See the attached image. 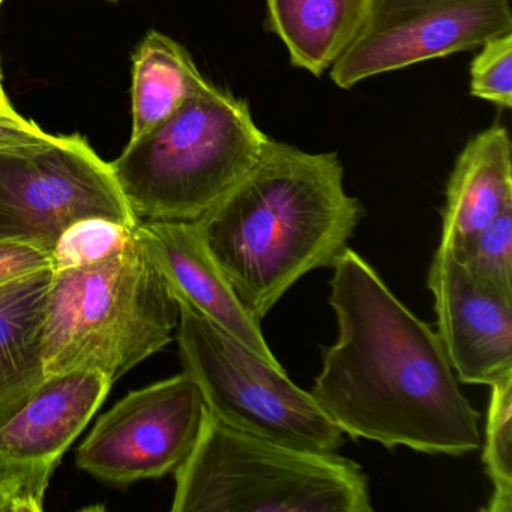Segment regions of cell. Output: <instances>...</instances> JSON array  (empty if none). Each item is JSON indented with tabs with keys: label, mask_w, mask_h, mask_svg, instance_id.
I'll list each match as a JSON object with an SVG mask.
<instances>
[{
	"label": "cell",
	"mask_w": 512,
	"mask_h": 512,
	"mask_svg": "<svg viewBox=\"0 0 512 512\" xmlns=\"http://www.w3.org/2000/svg\"><path fill=\"white\" fill-rule=\"evenodd\" d=\"M338 337L323 350L313 395L352 439L461 457L481 446L479 412L458 386L437 332L346 248L332 266Z\"/></svg>",
	"instance_id": "6da1fadb"
},
{
	"label": "cell",
	"mask_w": 512,
	"mask_h": 512,
	"mask_svg": "<svg viewBox=\"0 0 512 512\" xmlns=\"http://www.w3.org/2000/svg\"><path fill=\"white\" fill-rule=\"evenodd\" d=\"M362 215L335 152L271 139L194 224L245 310L262 322L304 275L334 266Z\"/></svg>",
	"instance_id": "7a4b0ae2"
},
{
	"label": "cell",
	"mask_w": 512,
	"mask_h": 512,
	"mask_svg": "<svg viewBox=\"0 0 512 512\" xmlns=\"http://www.w3.org/2000/svg\"><path fill=\"white\" fill-rule=\"evenodd\" d=\"M179 304L136 230L124 250L52 271L41 329L44 373L100 371L112 382L166 347Z\"/></svg>",
	"instance_id": "3957f363"
},
{
	"label": "cell",
	"mask_w": 512,
	"mask_h": 512,
	"mask_svg": "<svg viewBox=\"0 0 512 512\" xmlns=\"http://www.w3.org/2000/svg\"><path fill=\"white\" fill-rule=\"evenodd\" d=\"M250 106L211 82L110 163L137 221H197L268 145Z\"/></svg>",
	"instance_id": "277c9868"
},
{
	"label": "cell",
	"mask_w": 512,
	"mask_h": 512,
	"mask_svg": "<svg viewBox=\"0 0 512 512\" xmlns=\"http://www.w3.org/2000/svg\"><path fill=\"white\" fill-rule=\"evenodd\" d=\"M173 512H371L358 463L236 430L206 412L175 470Z\"/></svg>",
	"instance_id": "5b68a950"
},
{
	"label": "cell",
	"mask_w": 512,
	"mask_h": 512,
	"mask_svg": "<svg viewBox=\"0 0 512 512\" xmlns=\"http://www.w3.org/2000/svg\"><path fill=\"white\" fill-rule=\"evenodd\" d=\"M178 304L176 340L182 365L212 416L236 430L302 451L331 454L344 445L343 431L311 392L289 379L281 364L266 361L185 302Z\"/></svg>",
	"instance_id": "8992f818"
},
{
	"label": "cell",
	"mask_w": 512,
	"mask_h": 512,
	"mask_svg": "<svg viewBox=\"0 0 512 512\" xmlns=\"http://www.w3.org/2000/svg\"><path fill=\"white\" fill-rule=\"evenodd\" d=\"M85 218L137 224L110 163L85 137L0 148V239L52 251L61 233Z\"/></svg>",
	"instance_id": "52a82bcc"
},
{
	"label": "cell",
	"mask_w": 512,
	"mask_h": 512,
	"mask_svg": "<svg viewBox=\"0 0 512 512\" xmlns=\"http://www.w3.org/2000/svg\"><path fill=\"white\" fill-rule=\"evenodd\" d=\"M506 34H512L509 0H374L364 28L332 65L331 79L350 89Z\"/></svg>",
	"instance_id": "ba28073f"
},
{
	"label": "cell",
	"mask_w": 512,
	"mask_h": 512,
	"mask_svg": "<svg viewBox=\"0 0 512 512\" xmlns=\"http://www.w3.org/2000/svg\"><path fill=\"white\" fill-rule=\"evenodd\" d=\"M206 412L202 391L185 371L131 391L98 419L77 451V466L112 484L175 473L193 451Z\"/></svg>",
	"instance_id": "9c48e42d"
},
{
	"label": "cell",
	"mask_w": 512,
	"mask_h": 512,
	"mask_svg": "<svg viewBox=\"0 0 512 512\" xmlns=\"http://www.w3.org/2000/svg\"><path fill=\"white\" fill-rule=\"evenodd\" d=\"M113 382L100 371L52 374L0 424V490L19 512H40L53 472Z\"/></svg>",
	"instance_id": "30bf717a"
},
{
	"label": "cell",
	"mask_w": 512,
	"mask_h": 512,
	"mask_svg": "<svg viewBox=\"0 0 512 512\" xmlns=\"http://www.w3.org/2000/svg\"><path fill=\"white\" fill-rule=\"evenodd\" d=\"M428 289L437 335L457 379L491 386L512 373V296L473 280L440 245L428 271Z\"/></svg>",
	"instance_id": "8fae6325"
},
{
	"label": "cell",
	"mask_w": 512,
	"mask_h": 512,
	"mask_svg": "<svg viewBox=\"0 0 512 512\" xmlns=\"http://www.w3.org/2000/svg\"><path fill=\"white\" fill-rule=\"evenodd\" d=\"M134 230L178 301L199 311L266 361L280 365L263 337L260 322L239 301L194 221H137Z\"/></svg>",
	"instance_id": "7c38bea8"
},
{
	"label": "cell",
	"mask_w": 512,
	"mask_h": 512,
	"mask_svg": "<svg viewBox=\"0 0 512 512\" xmlns=\"http://www.w3.org/2000/svg\"><path fill=\"white\" fill-rule=\"evenodd\" d=\"M512 208V146L493 125L476 134L455 161L446 185L440 247L457 256L479 232Z\"/></svg>",
	"instance_id": "4fadbf2b"
},
{
	"label": "cell",
	"mask_w": 512,
	"mask_h": 512,
	"mask_svg": "<svg viewBox=\"0 0 512 512\" xmlns=\"http://www.w3.org/2000/svg\"><path fill=\"white\" fill-rule=\"evenodd\" d=\"M52 271L0 286V424L46 379L41 329Z\"/></svg>",
	"instance_id": "5bb4252c"
},
{
	"label": "cell",
	"mask_w": 512,
	"mask_h": 512,
	"mask_svg": "<svg viewBox=\"0 0 512 512\" xmlns=\"http://www.w3.org/2000/svg\"><path fill=\"white\" fill-rule=\"evenodd\" d=\"M374 0H266L268 29L295 67L320 77L364 28Z\"/></svg>",
	"instance_id": "9a60e30c"
},
{
	"label": "cell",
	"mask_w": 512,
	"mask_h": 512,
	"mask_svg": "<svg viewBox=\"0 0 512 512\" xmlns=\"http://www.w3.org/2000/svg\"><path fill=\"white\" fill-rule=\"evenodd\" d=\"M130 142L151 133L172 118L208 80L185 47L151 31L133 55Z\"/></svg>",
	"instance_id": "2e32d148"
},
{
	"label": "cell",
	"mask_w": 512,
	"mask_h": 512,
	"mask_svg": "<svg viewBox=\"0 0 512 512\" xmlns=\"http://www.w3.org/2000/svg\"><path fill=\"white\" fill-rule=\"evenodd\" d=\"M482 463L493 485L487 512L512 511V373L490 386Z\"/></svg>",
	"instance_id": "e0dca14e"
},
{
	"label": "cell",
	"mask_w": 512,
	"mask_h": 512,
	"mask_svg": "<svg viewBox=\"0 0 512 512\" xmlns=\"http://www.w3.org/2000/svg\"><path fill=\"white\" fill-rule=\"evenodd\" d=\"M134 227L106 218L76 221L61 233L50 251L53 271L94 265L115 256L133 238Z\"/></svg>",
	"instance_id": "ac0fdd59"
},
{
	"label": "cell",
	"mask_w": 512,
	"mask_h": 512,
	"mask_svg": "<svg viewBox=\"0 0 512 512\" xmlns=\"http://www.w3.org/2000/svg\"><path fill=\"white\" fill-rule=\"evenodd\" d=\"M454 257L473 280L512 296V208L506 209Z\"/></svg>",
	"instance_id": "d6986e66"
},
{
	"label": "cell",
	"mask_w": 512,
	"mask_h": 512,
	"mask_svg": "<svg viewBox=\"0 0 512 512\" xmlns=\"http://www.w3.org/2000/svg\"><path fill=\"white\" fill-rule=\"evenodd\" d=\"M470 94L500 109L512 106V34L479 47L470 65Z\"/></svg>",
	"instance_id": "ffe728a7"
},
{
	"label": "cell",
	"mask_w": 512,
	"mask_h": 512,
	"mask_svg": "<svg viewBox=\"0 0 512 512\" xmlns=\"http://www.w3.org/2000/svg\"><path fill=\"white\" fill-rule=\"evenodd\" d=\"M44 271H53L49 250L29 242L0 239V286Z\"/></svg>",
	"instance_id": "44dd1931"
},
{
	"label": "cell",
	"mask_w": 512,
	"mask_h": 512,
	"mask_svg": "<svg viewBox=\"0 0 512 512\" xmlns=\"http://www.w3.org/2000/svg\"><path fill=\"white\" fill-rule=\"evenodd\" d=\"M53 134L41 130L34 121L23 118L19 113H0V148L37 145L52 139Z\"/></svg>",
	"instance_id": "7402d4cb"
},
{
	"label": "cell",
	"mask_w": 512,
	"mask_h": 512,
	"mask_svg": "<svg viewBox=\"0 0 512 512\" xmlns=\"http://www.w3.org/2000/svg\"><path fill=\"white\" fill-rule=\"evenodd\" d=\"M0 113H5V115H13V113H17L16 110H14V107L11 106L7 94H5L4 82H2V74H0Z\"/></svg>",
	"instance_id": "603a6c76"
},
{
	"label": "cell",
	"mask_w": 512,
	"mask_h": 512,
	"mask_svg": "<svg viewBox=\"0 0 512 512\" xmlns=\"http://www.w3.org/2000/svg\"><path fill=\"white\" fill-rule=\"evenodd\" d=\"M0 512H19L16 502L2 490H0Z\"/></svg>",
	"instance_id": "cb8c5ba5"
},
{
	"label": "cell",
	"mask_w": 512,
	"mask_h": 512,
	"mask_svg": "<svg viewBox=\"0 0 512 512\" xmlns=\"http://www.w3.org/2000/svg\"><path fill=\"white\" fill-rule=\"evenodd\" d=\"M2 4H4V0H0V7H2Z\"/></svg>",
	"instance_id": "d4e9b609"
}]
</instances>
